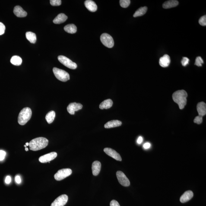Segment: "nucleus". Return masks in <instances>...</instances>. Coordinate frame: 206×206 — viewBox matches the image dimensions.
Returning <instances> with one entry per match:
<instances>
[{
    "instance_id": "obj_1",
    "label": "nucleus",
    "mask_w": 206,
    "mask_h": 206,
    "mask_svg": "<svg viewBox=\"0 0 206 206\" xmlns=\"http://www.w3.org/2000/svg\"><path fill=\"white\" fill-rule=\"evenodd\" d=\"M188 96L187 92L184 90H178L173 93V100L177 103L180 109H183L186 105Z\"/></svg>"
},
{
    "instance_id": "obj_2",
    "label": "nucleus",
    "mask_w": 206,
    "mask_h": 206,
    "mask_svg": "<svg viewBox=\"0 0 206 206\" xmlns=\"http://www.w3.org/2000/svg\"><path fill=\"white\" fill-rule=\"evenodd\" d=\"M49 141L43 137H39L32 140L29 143L30 150L33 151H38L47 146Z\"/></svg>"
},
{
    "instance_id": "obj_3",
    "label": "nucleus",
    "mask_w": 206,
    "mask_h": 206,
    "mask_svg": "<svg viewBox=\"0 0 206 206\" xmlns=\"http://www.w3.org/2000/svg\"><path fill=\"white\" fill-rule=\"evenodd\" d=\"M32 111L30 108L25 107L20 111L18 116V123L24 125L27 123L31 118Z\"/></svg>"
},
{
    "instance_id": "obj_4",
    "label": "nucleus",
    "mask_w": 206,
    "mask_h": 206,
    "mask_svg": "<svg viewBox=\"0 0 206 206\" xmlns=\"http://www.w3.org/2000/svg\"><path fill=\"white\" fill-rule=\"evenodd\" d=\"M53 71L55 77L60 81L66 82L70 80L69 74L64 70L55 67L53 69Z\"/></svg>"
},
{
    "instance_id": "obj_5",
    "label": "nucleus",
    "mask_w": 206,
    "mask_h": 206,
    "mask_svg": "<svg viewBox=\"0 0 206 206\" xmlns=\"http://www.w3.org/2000/svg\"><path fill=\"white\" fill-rule=\"evenodd\" d=\"M101 41L106 47L109 48L113 47L114 44L113 38L107 33H103L100 36Z\"/></svg>"
},
{
    "instance_id": "obj_6",
    "label": "nucleus",
    "mask_w": 206,
    "mask_h": 206,
    "mask_svg": "<svg viewBox=\"0 0 206 206\" xmlns=\"http://www.w3.org/2000/svg\"><path fill=\"white\" fill-rule=\"evenodd\" d=\"M72 173V170L70 168L60 169L54 175V178L57 181H61L70 176Z\"/></svg>"
},
{
    "instance_id": "obj_7",
    "label": "nucleus",
    "mask_w": 206,
    "mask_h": 206,
    "mask_svg": "<svg viewBox=\"0 0 206 206\" xmlns=\"http://www.w3.org/2000/svg\"><path fill=\"white\" fill-rule=\"evenodd\" d=\"M58 59L59 62L63 65L71 69H75L77 68V65L75 63L72 62L66 57L60 55L58 56Z\"/></svg>"
},
{
    "instance_id": "obj_8",
    "label": "nucleus",
    "mask_w": 206,
    "mask_h": 206,
    "mask_svg": "<svg viewBox=\"0 0 206 206\" xmlns=\"http://www.w3.org/2000/svg\"><path fill=\"white\" fill-rule=\"evenodd\" d=\"M117 178L119 183L125 187H128L130 185L129 180L123 172L118 171L116 173Z\"/></svg>"
},
{
    "instance_id": "obj_9",
    "label": "nucleus",
    "mask_w": 206,
    "mask_h": 206,
    "mask_svg": "<svg viewBox=\"0 0 206 206\" xmlns=\"http://www.w3.org/2000/svg\"><path fill=\"white\" fill-rule=\"evenodd\" d=\"M68 201V197L65 194L60 195L51 204V206H64Z\"/></svg>"
},
{
    "instance_id": "obj_10",
    "label": "nucleus",
    "mask_w": 206,
    "mask_h": 206,
    "mask_svg": "<svg viewBox=\"0 0 206 206\" xmlns=\"http://www.w3.org/2000/svg\"><path fill=\"white\" fill-rule=\"evenodd\" d=\"M57 156L55 152H52L48 154L41 156L39 159V161L41 163H46L54 160Z\"/></svg>"
},
{
    "instance_id": "obj_11",
    "label": "nucleus",
    "mask_w": 206,
    "mask_h": 206,
    "mask_svg": "<svg viewBox=\"0 0 206 206\" xmlns=\"http://www.w3.org/2000/svg\"><path fill=\"white\" fill-rule=\"evenodd\" d=\"M83 108V105L81 103L76 102L71 103L67 106V110L69 113L71 115H74L76 111L80 110Z\"/></svg>"
},
{
    "instance_id": "obj_12",
    "label": "nucleus",
    "mask_w": 206,
    "mask_h": 206,
    "mask_svg": "<svg viewBox=\"0 0 206 206\" xmlns=\"http://www.w3.org/2000/svg\"><path fill=\"white\" fill-rule=\"evenodd\" d=\"M104 152L108 155L113 158L115 160L121 161L122 160V158L118 152L113 149L110 148H106L104 149Z\"/></svg>"
},
{
    "instance_id": "obj_13",
    "label": "nucleus",
    "mask_w": 206,
    "mask_h": 206,
    "mask_svg": "<svg viewBox=\"0 0 206 206\" xmlns=\"http://www.w3.org/2000/svg\"><path fill=\"white\" fill-rule=\"evenodd\" d=\"M197 109L199 115L198 116L203 117L206 115V105L204 102H199L197 105Z\"/></svg>"
},
{
    "instance_id": "obj_14",
    "label": "nucleus",
    "mask_w": 206,
    "mask_h": 206,
    "mask_svg": "<svg viewBox=\"0 0 206 206\" xmlns=\"http://www.w3.org/2000/svg\"><path fill=\"white\" fill-rule=\"evenodd\" d=\"M86 8L91 12H95L97 9V6L96 3L91 0H87L84 2Z\"/></svg>"
},
{
    "instance_id": "obj_15",
    "label": "nucleus",
    "mask_w": 206,
    "mask_h": 206,
    "mask_svg": "<svg viewBox=\"0 0 206 206\" xmlns=\"http://www.w3.org/2000/svg\"><path fill=\"white\" fill-rule=\"evenodd\" d=\"M101 168V164L100 162L98 161H96L93 162L92 166V172L93 175L97 176L100 173Z\"/></svg>"
},
{
    "instance_id": "obj_16",
    "label": "nucleus",
    "mask_w": 206,
    "mask_h": 206,
    "mask_svg": "<svg viewBox=\"0 0 206 206\" xmlns=\"http://www.w3.org/2000/svg\"><path fill=\"white\" fill-rule=\"evenodd\" d=\"M193 196L194 194L192 191H187L181 196L180 201L182 203L186 202L192 199Z\"/></svg>"
},
{
    "instance_id": "obj_17",
    "label": "nucleus",
    "mask_w": 206,
    "mask_h": 206,
    "mask_svg": "<svg viewBox=\"0 0 206 206\" xmlns=\"http://www.w3.org/2000/svg\"><path fill=\"white\" fill-rule=\"evenodd\" d=\"M14 13L18 17H24L27 15V13L20 6H16L14 8Z\"/></svg>"
},
{
    "instance_id": "obj_18",
    "label": "nucleus",
    "mask_w": 206,
    "mask_h": 206,
    "mask_svg": "<svg viewBox=\"0 0 206 206\" xmlns=\"http://www.w3.org/2000/svg\"><path fill=\"white\" fill-rule=\"evenodd\" d=\"M170 62V57L167 54L163 55V57L160 58V60H159V64L163 68L168 66Z\"/></svg>"
},
{
    "instance_id": "obj_19",
    "label": "nucleus",
    "mask_w": 206,
    "mask_h": 206,
    "mask_svg": "<svg viewBox=\"0 0 206 206\" xmlns=\"http://www.w3.org/2000/svg\"><path fill=\"white\" fill-rule=\"evenodd\" d=\"M68 18L67 16L64 14H60L58 15L53 20V22L55 24H60L63 23L66 21Z\"/></svg>"
},
{
    "instance_id": "obj_20",
    "label": "nucleus",
    "mask_w": 206,
    "mask_h": 206,
    "mask_svg": "<svg viewBox=\"0 0 206 206\" xmlns=\"http://www.w3.org/2000/svg\"><path fill=\"white\" fill-rule=\"evenodd\" d=\"M122 125V122L118 120L109 121L105 124L104 127L106 128H111L115 127L120 126Z\"/></svg>"
},
{
    "instance_id": "obj_21",
    "label": "nucleus",
    "mask_w": 206,
    "mask_h": 206,
    "mask_svg": "<svg viewBox=\"0 0 206 206\" xmlns=\"http://www.w3.org/2000/svg\"><path fill=\"white\" fill-rule=\"evenodd\" d=\"M113 102L110 99H108L103 101L100 103L99 108L101 109H107L110 108L113 106Z\"/></svg>"
},
{
    "instance_id": "obj_22",
    "label": "nucleus",
    "mask_w": 206,
    "mask_h": 206,
    "mask_svg": "<svg viewBox=\"0 0 206 206\" xmlns=\"http://www.w3.org/2000/svg\"><path fill=\"white\" fill-rule=\"evenodd\" d=\"M178 4H179V2L177 1H175V0L168 1L164 3L163 5V7L165 9H168V8L176 7L178 5Z\"/></svg>"
},
{
    "instance_id": "obj_23",
    "label": "nucleus",
    "mask_w": 206,
    "mask_h": 206,
    "mask_svg": "<svg viewBox=\"0 0 206 206\" xmlns=\"http://www.w3.org/2000/svg\"><path fill=\"white\" fill-rule=\"evenodd\" d=\"M64 30L67 33L74 34L77 31V27L75 25L73 24H68L64 28Z\"/></svg>"
},
{
    "instance_id": "obj_24",
    "label": "nucleus",
    "mask_w": 206,
    "mask_h": 206,
    "mask_svg": "<svg viewBox=\"0 0 206 206\" xmlns=\"http://www.w3.org/2000/svg\"><path fill=\"white\" fill-rule=\"evenodd\" d=\"M27 39L31 43L34 44L36 41V36L35 34L31 32H27L26 33Z\"/></svg>"
},
{
    "instance_id": "obj_25",
    "label": "nucleus",
    "mask_w": 206,
    "mask_h": 206,
    "mask_svg": "<svg viewBox=\"0 0 206 206\" xmlns=\"http://www.w3.org/2000/svg\"><path fill=\"white\" fill-rule=\"evenodd\" d=\"M55 116V113L54 111H51L47 114L46 116V119L49 124L52 123L54 120Z\"/></svg>"
},
{
    "instance_id": "obj_26",
    "label": "nucleus",
    "mask_w": 206,
    "mask_h": 206,
    "mask_svg": "<svg viewBox=\"0 0 206 206\" xmlns=\"http://www.w3.org/2000/svg\"><path fill=\"white\" fill-rule=\"evenodd\" d=\"M147 10V7H141L136 11V12L134 14L133 17H136L144 15L146 13Z\"/></svg>"
},
{
    "instance_id": "obj_27",
    "label": "nucleus",
    "mask_w": 206,
    "mask_h": 206,
    "mask_svg": "<svg viewBox=\"0 0 206 206\" xmlns=\"http://www.w3.org/2000/svg\"><path fill=\"white\" fill-rule=\"evenodd\" d=\"M11 62L14 65L19 66L21 65L22 60L20 57L15 55L13 56L11 58Z\"/></svg>"
},
{
    "instance_id": "obj_28",
    "label": "nucleus",
    "mask_w": 206,
    "mask_h": 206,
    "mask_svg": "<svg viewBox=\"0 0 206 206\" xmlns=\"http://www.w3.org/2000/svg\"><path fill=\"white\" fill-rule=\"evenodd\" d=\"M130 0H120L119 1L120 5L123 8H127L130 4Z\"/></svg>"
},
{
    "instance_id": "obj_29",
    "label": "nucleus",
    "mask_w": 206,
    "mask_h": 206,
    "mask_svg": "<svg viewBox=\"0 0 206 206\" xmlns=\"http://www.w3.org/2000/svg\"><path fill=\"white\" fill-rule=\"evenodd\" d=\"M204 64V61L201 57H197L196 58L195 65L198 67H201Z\"/></svg>"
},
{
    "instance_id": "obj_30",
    "label": "nucleus",
    "mask_w": 206,
    "mask_h": 206,
    "mask_svg": "<svg viewBox=\"0 0 206 206\" xmlns=\"http://www.w3.org/2000/svg\"><path fill=\"white\" fill-rule=\"evenodd\" d=\"M62 1L61 0H51L50 4L53 6H58L61 5Z\"/></svg>"
},
{
    "instance_id": "obj_31",
    "label": "nucleus",
    "mask_w": 206,
    "mask_h": 206,
    "mask_svg": "<svg viewBox=\"0 0 206 206\" xmlns=\"http://www.w3.org/2000/svg\"><path fill=\"white\" fill-rule=\"evenodd\" d=\"M199 23L201 26H205L206 25V16L204 15L201 17L199 20Z\"/></svg>"
},
{
    "instance_id": "obj_32",
    "label": "nucleus",
    "mask_w": 206,
    "mask_h": 206,
    "mask_svg": "<svg viewBox=\"0 0 206 206\" xmlns=\"http://www.w3.org/2000/svg\"><path fill=\"white\" fill-rule=\"evenodd\" d=\"M202 117L198 116L195 117V119H194V122L195 123H197L198 124V125H199V124H201V123H202Z\"/></svg>"
},
{
    "instance_id": "obj_33",
    "label": "nucleus",
    "mask_w": 206,
    "mask_h": 206,
    "mask_svg": "<svg viewBox=\"0 0 206 206\" xmlns=\"http://www.w3.org/2000/svg\"><path fill=\"white\" fill-rule=\"evenodd\" d=\"M189 62V59L188 58L184 57L181 61L182 65L184 67L186 66L187 65H188Z\"/></svg>"
},
{
    "instance_id": "obj_34",
    "label": "nucleus",
    "mask_w": 206,
    "mask_h": 206,
    "mask_svg": "<svg viewBox=\"0 0 206 206\" xmlns=\"http://www.w3.org/2000/svg\"><path fill=\"white\" fill-rule=\"evenodd\" d=\"M5 26L3 23L0 22V35H2L5 33Z\"/></svg>"
},
{
    "instance_id": "obj_35",
    "label": "nucleus",
    "mask_w": 206,
    "mask_h": 206,
    "mask_svg": "<svg viewBox=\"0 0 206 206\" xmlns=\"http://www.w3.org/2000/svg\"><path fill=\"white\" fill-rule=\"evenodd\" d=\"M6 155V153L3 150H0V161L4 160Z\"/></svg>"
},
{
    "instance_id": "obj_36",
    "label": "nucleus",
    "mask_w": 206,
    "mask_h": 206,
    "mask_svg": "<svg viewBox=\"0 0 206 206\" xmlns=\"http://www.w3.org/2000/svg\"><path fill=\"white\" fill-rule=\"evenodd\" d=\"M110 206H120L117 201L115 200H112L110 203Z\"/></svg>"
},
{
    "instance_id": "obj_37",
    "label": "nucleus",
    "mask_w": 206,
    "mask_h": 206,
    "mask_svg": "<svg viewBox=\"0 0 206 206\" xmlns=\"http://www.w3.org/2000/svg\"><path fill=\"white\" fill-rule=\"evenodd\" d=\"M151 146V144H150V143L146 142L145 143V144L143 145V147L145 149H149Z\"/></svg>"
},
{
    "instance_id": "obj_38",
    "label": "nucleus",
    "mask_w": 206,
    "mask_h": 206,
    "mask_svg": "<svg viewBox=\"0 0 206 206\" xmlns=\"http://www.w3.org/2000/svg\"><path fill=\"white\" fill-rule=\"evenodd\" d=\"M11 181V178L10 176H7L5 178V182L7 184H8Z\"/></svg>"
},
{
    "instance_id": "obj_39",
    "label": "nucleus",
    "mask_w": 206,
    "mask_h": 206,
    "mask_svg": "<svg viewBox=\"0 0 206 206\" xmlns=\"http://www.w3.org/2000/svg\"><path fill=\"white\" fill-rule=\"evenodd\" d=\"M15 181L18 184H20L21 182V179L20 177L19 176H16L15 177Z\"/></svg>"
},
{
    "instance_id": "obj_40",
    "label": "nucleus",
    "mask_w": 206,
    "mask_h": 206,
    "mask_svg": "<svg viewBox=\"0 0 206 206\" xmlns=\"http://www.w3.org/2000/svg\"><path fill=\"white\" fill-rule=\"evenodd\" d=\"M143 142V138L141 136H139L138 137V139L137 140V143L138 144H141Z\"/></svg>"
},
{
    "instance_id": "obj_41",
    "label": "nucleus",
    "mask_w": 206,
    "mask_h": 206,
    "mask_svg": "<svg viewBox=\"0 0 206 206\" xmlns=\"http://www.w3.org/2000/svg\"><path fill=\"white\" fill-rule=\"evenodd\" d=\"M25 150L26 151H28V149L27 148V147H26L25 149Z\"/></svg>"
},
{
    "instance_id": "obj_42",
    "label": "nucleus",
    "mask_w": 206,
    "mask_h": 206,
    "mask_svg": "<svg viewBox=\"0 0 206 206\" xmlns=\"http://www.w3.org/2000/svg\"><path fill=\"white\" fill-rule=\"evenodd\" d=\"M26 145L27 146H29V143L28 142H27L26 143Z\"/></svg>"
},
{
    "instance_id": "obj_43",
    "label": "nucleus",
    "mask_w": 206,
    "mask_h": 206,
    "mask_svg": "<svg viewBox=\"0 0 206 206\" xmlns=\"http://www.w3.org/2000/svg\"><path fill=\"white\" fill-rule=\"evenodd\" d=\"M24 147H25V148H26V147H27V146H26V145H24Z\"/></svg>"
}]
</instances>
